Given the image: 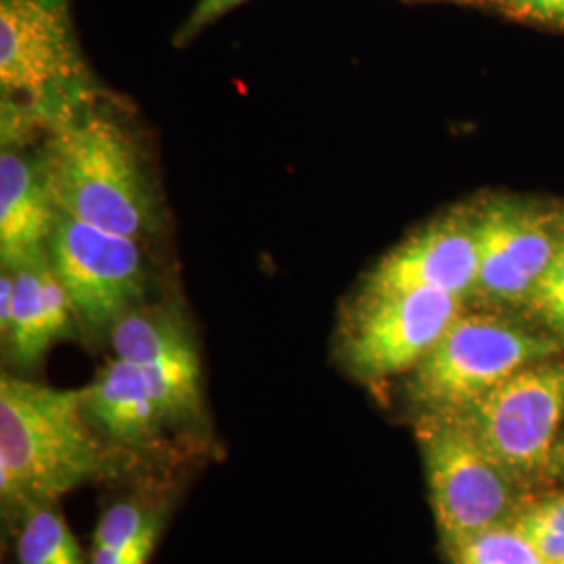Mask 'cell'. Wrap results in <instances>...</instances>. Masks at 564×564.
I'll list each match as a JSON object with an SVG mask.
<instances>
[{"label": "cell", "instance_id": "obj_1", "mask_svg": "<svg viewBox=\"0 0 564 564\" xmlns=\"http://www.w3.org/2000/svg\"><path fill=\"white\" fill-rule=\"evenodd\" d=\"M102 445L84 416L82 389L2 375L0 498L4 508L55 505L102 468Z\"/></svg>", "mask_w": 564, "mask_h": 564}, {"label": "cell", "instance_id": "obj_2", "mask_svg": "<svg viewBox=\"0 0 564 564\" xmlns=\"http://www.w3.org/2000/svg\"><path fill=\"white\" fill-rule=\"evenodd\" d=\"M46 153L59 212L139 241L158 230L160 205L141 151L113 118L72 111Z\"/></svg>", "mask_w": 564, "mask_h": 564}, {"label": "cell", "instance_id": "obj_3", "mask_svg": "<svg viewBox=\"0 0 564 564\" xmlns=\"http://www.w3.org/2000/svg\"><path fill=\"white\" fill-rule=\"evenodd\" d=\"M429 500L444 545L510 523L521 487L460 410H424L416 423Z\"/></svg>", "mask_w": 564, "mask_h": 564}, {"label": "cell", "instance_id": "obj_4", "mask_svg": "<svg viewBox=\"0 0 564 564\" xmlns=\"http://www.w3.org/2000/svg\"><path fill=\"white\" fill-rule=\"evenodd\" d=\"M563 354V339L542 328H527L498 314L460 312L412 370L410 398L423 412L460 410L514 372Z\"/></svg>", "mask_w": 564, "mask_h": 564}, {"label": "cell", "instance_id": "obj_5", "mask_svg": "<svg viewBox=\"0 0 564 564\" xmlns=\"http://www.w3.org/2000/svg\"><path fill=\"white\" fill-rule=\"evenodd\" d=\"M489 452L519 485L554 470L564 419V358L531 364L460 408Z\"/></svg>", "mask_w": 564, "mask_h": 564}, {"label": "cell", "instance_id": "obj_6", "mask_svg": "<svg viewBox=\"0 0 564 564\" xmlns=\"http://www.w3.org/2000/svg\"><path fill=\"white\" fill-rule=\"evenodd\" d=\"M139 242L59 212L48 260L72 300L78 326L90 337L109 335L120 318L141 307L147 270Z\"/></svg>", "mask_w": 564, "mask_h": 564}, {"label": "cell", "instance_id": "obj_7", "mask_svg": "<svg viewBox=\"0 0 564 564\" xmlns=\"http://www.w3.org/2000/svg\"><path fill=\"white\" fill-rule=\"evenodd\" d=\"M463 302L442 291H362L343 328L345 368L364 381L414 370L460 316Z\"/></svg>", "mask_w": 564, "mask_h": 564}, {"label": "cell", "instance_id": "obj_8", "mask_svg": "<svg viewBox=\"0 0 564 564\" xmlns=\"http://www.w3.org/2000/svg\"><path fill=\"white\" fill-rule=\"evenodd\" d=\"M82 59L69 0H0V86L32 102H59L84 90Z\"/></svg>", "mask_w": 564, "mask_h": 564}, {"label": "cell", "instance_id": "obj_9", "mask_svg": "<svg viewBox=\"0 0 564 564\" xmlns=\"http://www.w3.org/2000/svg\"><path fill=\"white\" fill-rule=\"evenodd\" d=\"M473 220L479 251L473 295L487 305H523L556 251L563 223L512 202L491 203Z\"/></svg>", "mask_w": 564, "mask_h": 564}, {"label": "cell", "instance_id": "obj_10", "mask_svg": "<svg viewBox=\"0 0 564 564\" xmlns=\"http://www.w3.org/2000/svg\"><path fill=\"white\" fill-rule=\"evenodd\" d=\"M479 272L475 220L449 216L393 247L368 274L364 291H442L466 300Z\"/></svg>", "mask_w": 564, "mask_h": 564}, {"label": "cell", "instance_id": "obj_11", "mask_svg": "<svg viewBox=\"0 0 564 564\" xmlns=\"http://www.w3.org/2000/svg\"><path fill=\"white\" fill-rule=\"evenodd\" d=\"M116 358L139 364L151 377L170 421L193 419L202 408V362L188 330L174 314L137 307L109 333Z\"/></svg>", "mask_w": 564, "mask_h": 564}, {"label": "cell", "instance_id": "obj_12", "mask_svg": "<svg viewBox=\"0 0 564 564\" xmlns=\"http://www.w3.org/2000/svg\"><path fill=\"white\" fill-rule=\"evenodd\" d=\"M59 216L46 147L21 151L2 144L0 155V260L18 270L48 253Z\"/></svg>", "mask_w": 564, "mask_h": 564}, {"label": "cell", "instance_id": "obj_13", "mask_svg": "<svg viewBox=\"0 0 564 564\" xmlns=\"http://www.w3.org/2000/svg\"><path fill=\"white\" fill-rule=\"evenodd\" d=\"M84 416L107 440L144 445L160 435L170 414L151 377L139 364L113 358L97 379L82 389Z\"/></svg>", "mask_w": 564, "mask_h": 564}, {"label": "cell", "instance_id": "obj_14", "mask_svg": "<svg viewBox=\"0 0 564 564\" xmlns=\"http://www.w3.org/2000/svg\"><path fill=\"white\" fill-rule=\"evenodd\" d=\"M15 300L2 341L13 362L23 368L36 366L46 351L76 333V312L61 284L48 253L13 270Z\"/></svg>", "mask_w": 564, "mask_h": 564}, {"label": "cell", "instance_id": "obj_15", "mask_svg": "<svg viewBox=\"0 0 564 564\" xmlns=\"http://www.w3.org/2000/svg\"><path fill=\"white\" fill-rule=\"evenodd\" d=\"M23 514L25 519L18 538V563L84 564L80 545L55 506H34Z\"/></svg>", "mask_w": 564, "mask_h": 564}, {"label": "cell", "instance_id": "obj_16", "mask_svg": "<svg viewBox=\"0 0 564 564\" xmlns=\"http://www.w3.org/2000/svg\"><path fill=\"white\" fill-rule=\"evenodd\" d=\"M452 564H547L510 523L444 545Z\"/></svg>", "mask_w": 564, "mask_h": 564}, {"label": "cell", "instance_id": "obj_17", "mask_svg": "<svg viewBox=\"0 0 564 564\" xmlns=\"http://www.w3.org/2000/svg\"><path fill=\"white\" fill-rule=\"evenodd\" d=\"M510 524L547 564H564V491L519 506Z\"/></svg>", "mask_w": 564, "mask_h": 564}, {"label": "cell", "instance_id": "obj_18", "mask_svg": "<svg viewBox=\"0 0 564 564\" xmlns=\"http://www.w3.org/2000/svg\"><path fill=\"white\" fill-rule=\"evenodd\" d=\"M521 307L538 328L564 341V224L552 260Z\"/></svg>", "mask_w": 564, "mask_h": 564}, {"label": "cell", "instance_id": "obj_19", "mask_svg": "<svg viewBox=\"0 0 564 564\" xmlns=\"http://www.w3.org/2000/svg\"><path fill=\"white\" fill-rule=\"evenodd\" d=\"M160 529L155 512L137 502H120L105 510L93 538V547H123L134 544L149 531Z\"/></svg>", "mask_w": 564, "mask_h": 564}, {"label": "cell", "instance_id": "obj_20", "mask_svg": "<svg viewBox=\"0 0 564 564\" xmlns=\"http://www.w3.org/2000/svg\"><path fill=\"white\" fill-rule=\"evenodd\" d=\"M506 15L542 25H564V0H498Z\"/></svg>", "mask_w": 564, "mask_h": 564}, {"label": "cell", "instance_id": "obj_21", "mask_svg": "<svg viewBox=\"0 0 564 564\" xmlns=\"http://www.w3.org/2000/svg\"><path fill=\"white\" fill-rule=\"evenodd\" d=\"M158 538H160V529L149 531L134 544L123 545V547H95L93 564H149V558L158 544Z\"/></svg>", "mask_w": 564, "mask_h": 564}, {"label": "cell", "instance_id": "obj_22", "mask_svg": "<svg viewBox=\"0 0 564 564\" xmlns=\"http://www.w3.org/2000/svg\"><path fill=\"white\" fill-rule=\"evenodd\" d=\"M245 0H199L197 7L193 9L191 18L184 21L181 34L176 36V42L193 41L202 30H205L209 23L220 20L228 11L239 7Z\"/></svg>", "mask_w": 564, "mask_h": 564}, {"label": "cell", "instance_id": "obj_23", "mask_svg": "<svg viewBox=\"0 0 564 564\" xmlns=\"http://www.w3.org/2000/svg\"><path fill=\"white\" fill-rule=\"evenodd\" d=\"M554 470L564 477V437L561 440L558 447H556V456H554Z\"/></svg>", "mask_w": 564, "mask_h": 564}]
</instances>
